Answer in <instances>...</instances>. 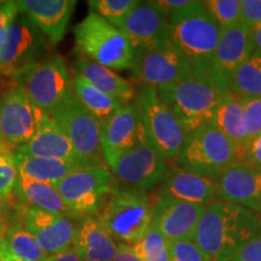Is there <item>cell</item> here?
<instances>
[{
	"mask_svg": "<svg viewBox=\"0 0 261 261\" xmlns=\"http://www.w3.org/2000/svg\"><path fill=\"white\" fill-rule=\"evenodd\" d=\"M205 205L158 198L152 208L151 224L169 242L194 240Z\"/></svg>",
	"mask_w": 261,
	"mask_h": 261,
	"instance_id": "d6986e66",
	"label": "cell"
},
{
	"mask_svg": "<svg viewBox=\"0 0 261 261\" xmlns=\"http://www.w3.org/2000/svg\"><path fill=\"white\" fill-rule=\"evenodd\" d=\"M117 28L126 35L136 54L168 44V18L154 0L137 3Z\"/></svg>",
	"mask_w": 261,
	"mask_h": 261,
	"instance_id": "ac0fdd59",
	"label": "cell"
},
{
	"mask_svg": "<svg viewBox=\"0 0 261 261\" xmlns=\"http://www.w3.org/2000/svg\"><path fill=\"white\" fill-rule=\"evenodd\" d=\"M253 55H261V24L252 29Z\"/></svg>",
	"mask_w": 261,
	"mask_h": 261,
	"instance_id": "f6af8a7d",
	"label": "cell"
},
{
	"mask_svg": "<svg viewBox=\"0 0 261 261\" xmlns=\"http://www.w3.org/2000/svg\"><path fill=\"white\" fill-rule=\"evenodd\" d=\"M73 89L79 102L100 125L122 107L114 98L98 91L76 71H73Z\"/></svg>",
	"mask_w": 261,
	"mask_h": 261,
	"instance_id": "f1b7e54d",
	"label": "cell"
},
{
	"mask_svg": "<svg viewBox=\"0 0 261 261\" xmlns=\"http://www.w3.org/2000/svg\"><path fill=\"white\" fill-rule=\"evenodd\" d=\"M5 236H6V228H4V230H0V248H2L3 243H4Z\"/></svg>",
	"mask_w": 261,
	"mask_h": 261,
	"instance_id": "c3c4849f",
	"label": "cell"
},
{
	"mask_svg": "<svg viewBox=\"0 0 261 261\" xmlns=\"http://www.w3.org/2000/svg\"><path fill=\"white\" fill-rule=\"evenodd\" d=\"M21 14L31 19L51 46L62 41L76 5L75 0H19Z\"/></svg>",
	"mask_w": 261,
	"mask_h": 261,
	"instance_id": "603a6c76",
	"label": "cell"
},
{
	"mask_svg": "<svg viewBox=\"0 0 261 261\" xmlns=\"http://www.w3.org/2000/svg\"><path fill=\"white\" fill-rule=\"evenodd\" d=\"M202 3L220 31L241 23V0H205Z\"/></svg>",
	"mask_w": 261,
	"mask_h": 261,
	"instance_id": "836d02e7",
	"label": "cell"
},
{
	"mask_svg": "<svg viewBox=\"0 0 261 261\" xmlns=\"http://www.w3.org/2000/svg\"><path fill=\"white\" fill-rule=\"evenodd\" d=\"M241 161V150L214 123H211L188 133L175 163L182 169L218 181L227 169Z\"/></svg>",
	"mask_w": 261,
	"mask_h": 261,
	"instance_id": "5b68a950",
	"label": "cell"
},
{
	"mask_svg": "<svg viewBox=\"0 0 261 261\" xmlns=\"http://www.w3.org/2000/svg\"><path fill=\"white\" fill-rule=\"evenodd\" d=\"M73 248L83 261H113L119 243L96 217H85L77 224Z\"/></svg>",
	"mask_w": 261,
	"mask_h": 261,
	"instance_id": "d4e9b609",
	"label": "cell"
},
{
	"mask_svg": "<svg viewBox=\"0 0 261 261\" xmlns=\"http://www.w3.org/2000/svg\"><path fill=\"white\" fill-rule=\"evenodd\" d=\"M158 198L208 205L218 201V181L169 165L166 178L156 190Z\"/></svg>",
	"mask_w": 261,
	"mask_h": 261,
	"instance_id": "ffe728a7",
	"label": "cell"
},
{
	"mask_svg": "<svg viewBox=\"0 0 261 261\" xmlns=\"http://www.w3.org/2000/svg\"><path fill=\"white\" fill-rule=\"evenodd\" d=\"M171 261H213L194 240L171 242Z\"/></svg>",
	"mask_w": 261,
	"mask_h": 261,
	"instance_id": "d590c367",
	"label": "cell"
},
{
	"mask_svg": "<svg viewBox=\"0 0 261 261\" xmlns=\"http://www.w3.org/2000/svg\"><path fill=\"white\" fill-rule=\"evenodd\" d=\"M152 208L148 191L117 182L96 218L117 243L133 246L151 225Z\"/></svg>",
	"mask_w": 261,
	"mask_h": 261,
	"instance_id": "3957f363",
	"label": "cell"
},
{
	"mask_svg": "<svg viewBox=\"0 0 261 261\" xmlns=\"http://www.w3.org/2000/svg\"><path fill=\"white\" fill-rule=\"evenodd\" d=\"M27 92L33 106L51 114L74 93L73 73L60 55L44 58L15 80Z\"/></svg>",
	"mask_w": 261,
	"mask_h": 261,
	"instance_id": "9c48e42d",
	"label": "cell"
},
{
	"mask_svg": "<svg viewBox=\"0 0 261 261\" xmlns=\"http://www.w3.org/2000/svg\"><path fill=\"white\" fill-rule=\"evenodd\" d=\"M132 74L139 85L158 89L197 76L188 62L169 42L155 50L136 54Z\"/></svg>",
	"mask_w": 261,
	"mask_h": 261,
	"instance_id": "e0dca14e",
	"label": "cell"
},
{
	"mask_svg": "<svg viewBox=\"0 0 261 261\" xmlns=\"http://www.w3.org/2000/svg\"><path fill=\"white\" fill-rule=\"evenodd\" d=\"M244 99V97L227 91L223 93L213 122L224 136L236 144L242 154L248 144Z\"/></svg>",
	"mask_w": 261,
	"mask_h": 261,
	"instance_id": "4316f807",
	"label": "cell"
},
{
	"mask_svg": "<svg viewBox=\"0 0 261 261\" xmlns=\"http://www.w3.org/2000/svg\"><path fill=\"white\" fill-rule=\"evenodd\" d=\"M19 203L55 214L70 215L55 185L19 177L15 189Z\"/></svg>",
	"mask_w": 261,
	"mask_h": 261,
	"instance_id": "83f0119b",
	"label": "cell"
},
{
	"mask_svg": "<svg viewBox=\"0 0 261 261\" xmlns=\"http://www.w3.org/2000/svg\"><path fill=\"white\" fill-rule=\"evenodd\" d=\"M2 3H3V2H0V4H2Z\"/></svg>",
	"mask_w": 261,
	"mask_h": 261,
	"instance_id": "681fc988",
	"label": "cell"
},
{
	"mask_svg": "<svg viewBox=\"0 0 261 261\" xmlns=\"http://www.w3.org/2000/svg\"><path fill=\"white\" fill-rule=\"evenodd\" d=\"M38 128L37 108L21 85L10 86L0 94V142L10 149L27 144Z\"/></svg>",
	"mask_w": 261,
	"mask_h": 261,
	"instance_id": "7c38bea8",
	"label": "cell"
},
{
	"mask_svg": "<svg viewBox=\"0 0 261 261\" xmlns=\"http://www.w3.org/2000/svg\"><path fill=\"white\" fill-rule=\"evenodd\" d=\"M4 228H8V225H6V214L4 204H3V202H0V230H4Z\"/></svg>",
	"mask_w": 261,
	"mask_h": 261,
	"instance_id": "7dc6e473",
	"label": "cell"
},
{
	"mask_svg": "<svg viewBox=\"0 0 261 261\" xmlns=\"http://www.w3.org/2000/svg\"><path fill=\"white\" fill-rule=\"evenodd\" d=\"M133 248L143 261H171V242L152 224Z\"/></svg>",
	"mask_w": 261,
	"mask_h": 261,
	"instance_id": "1f68e13d",
	"label": "cell"
},
{
	"mask_svg": "<svg viewBox=\"0 0 261 261\" xmlns=\"http://www.w3.org/2000/svg\"><path fill=\"white\" fill-rule=\"evenodd\" d=\"M19 14L17 2H3L0 4V46L10 24Z\"/></svg>",
	"mask_w": 261,
	"mask_h": 261,
	"instance_id": "f35d334b",
	"label": "cell"
},
{
	"mask_svg": "<svg viewBox=\"0 0 261 261\" xmlns=\"http://www.w3.org/2000/svg\"><path fill=\"white\" fill-rule=\"evenodd\" d=\"M136 99L150 144L165 161H177L188 138L180 121L160 99L154 87L139 85Z\"/></svg>",
	"mask_w": 261,
	"mask_h": 261,
	"instance_id": "52a82bcc",
	"label": "cell"
},
{
	"mask_svg": "<svg viewBox=\"0 0 261 261\" xmlns=\"http://www.w3.org/2000/svg\"><path fill=\"white\" fill-rule=\"evenodd\" d=\"M241 23L250 31L261 24V0H241Z\"/></svg>",
	"mask_w": 261,
	"mask_h": 261,
	"instance_id": "74e56055",
	"label": "cell"
},
{
	"mask_svg": "<svg viewBox=\"0 0 261 261\" xmlns=\"http://www.w3.org/2000/svg\"><path fill=\"white\" fill-rule=\"evenodd\" d=\"M47 261H83L80 259V256L77 255V253L75 252L74 248L65 250V252L57 254V255L48 257Z\"/></svg>",
	"mask_w": 261,
	"mask_h": 261,
	"instance_id": "ee69618b",
	"label": "cell"
},
{
	"mask_svg": "<svg viewBox=\"0 0 261 261\" xmlns=\"http://www.w3.org/2000/svg\"><path fill=\"white\" fill-rule=\"evenodd\" d=\"M0 261H24V260L15 257L14 255H11V254L3 249V248H0Z\"/></svg>",
	"mask_w": 261,
	"mask_h": 261,
	"instance_id": "bcb514c9",
	"label": "cell"
},
{
	"mask_svg": "<svg viewBox=\"0 0 261 261\" xmlns=\"http://www.w3.org/2000/svg\"><path fill=\"white\" fill-rule=\"evenodd\" d=\"M15 160L17 163L19 177L32 180L44 181L48 184L57 185L62 179L70 174L71 172L80 168L93 167L83 162H71L65 160L34 158L19 154L15 150Z\"/></svg>",
	"mask_w": 261,
	"mask_h": 261,
	"instance_id": "484cf974",
	"label": "cell"
},
{
	"mask_svg": "<svg viewBox=\"0 0 261 261\" xmlns=\"http://www.w3.org/2000/svg\"><path fill=\"white\" fill-rule=\"evenodd\" d=\"M230 261H261V233L241 248Z\"/></svg>",
	"mask_w": 261,
	"mask_h": 261,
	"instance_id": "ab89813d",
	"label": "cell"
},
{
	"mask_svg": "<svg viewBox=\"0 0 261 261\" xmlns=\"http://www.w3.org/2000/svg\"><path fill=\"white\" fill-rule=\"evenodd\" d=\"M114 178L125 187L149 191L163 181L169 169V162L145 143L128 150L109 167Z\"/></svg>",
	"mask_w": 261,
	"mask_h": 261,
	"instance_id": "5bb4252c",
	"label": "cell"
},
{
	"mask_svg": "<svg viewBox=\"0 0 261 261\" xmlns=\"http://www.w3.org/2000/svg\"><path fill=\"white\" fill-rule=\"evenodd\" d=\"M50 42L23 14L17 15L0 46V76L16 80L50 52Z\"/></svg>",
	"mask_w": 261,
	"mask_h": 261,
	"instance_id": "30bf717a",
	"label": "cell"
},
{
	"mask_svg": "<svg viewBox=\"0 0 261 261\" xmlns=\"http://www.w3.org/2000/svg\"><path fill=\"white\" fill-rule=\"evenodd\" d=\"M244 116L249 143L261 133V97L244 99Z\"/></svg>",
	"mask_w": 261,
	"mask_h": 261,
	"instance_id": "8d00e7d4",
	"label": "cell"
},
{
	"mask_svg": "<svg viewBox=\"0 0 261 261\" xmlns=\"http://www.w3.org/2000/svg\"><path fill=\"white\" fill-rule=\"evenodd\" d=\"M113 261H143L130 244L119 243V249Z\"/></svg>",
	"mask_w": 261,
	"mask_h": 261,
	"instance_id": "7bdbcfd3",
	"label": "cell"
},
{
	"mask_svg": "<svg viewBox=\"0 0 261 261\" xmlns=\"http://www.w3.org/2000/svg\"><path fill=\"white\" fill-rule=\"evenodd\" d=\"M116 185L108 166H93L71 172L55 187L70 214L85 218L99 213Z\"/></svg>",
	"mask_w": 261,
	"mask_h": 261,
	"instance_id": "ba28073f",
	"label": "cell"
},
{
	"mask_svg": "<svg viewBox=\"0 0 261 261\" xmlns=\"http://www.w3.org/2000/svg\"><path fill=\"white\" fill-rule=\"evenodd\" d=\"M155 90L188 133L214 122L223 96L205 76H192Z\"/></svg>",
	"mask_w": 261,
	"mask_h": 261,
	"instance_id": "8992f818",
	"label": "cell"
},
{
	"mask_svg": "<svg viewBox=\"0 0 261 261\" xmlns=\"http://www.w3.org/2000/svg\"><path fill=\"white\" fill-rule=\"evenodd\" d=\"M137 3L138 0H90L87 4L91 12H94L107 22L119 27Z\"/></svg>",
	"mask_w": 261,
	"mask_h": 261,
	"instance_id": "e575fe53",
	"label": "cell"
},
{
	"mask_svg": "<svg viewBox=\"0 0 261 261\" xmlns=\"http://www.w3.org/2000/svg\"><path fill=\"white\" fill-rule=\"evenodd\" d=\"M192 0H154L155 5L161 10L166 17L178 14L191 4Z\"/></svg>",
	"mask_w": 261,
	"mask_h": 261,
	"instance_id": "b9f144b4",
	"label": "cell"
},
{
	"mask_svg": "<svg viewBox=\"0 0 261 261\" xmlns=\"http://www.w3.org/2000/svg\"><path fill=\"white\" fill-rule=\"evenodd\" d=\"M73 71L79 73L98 91L114 98L122 106L135 100L137 92L133 85L120 74L96 63L87 57L76 55L73 61Z\"/></svg>",
	"mask_w": 261,
	"mask_h": 261,
	"instance_id": "cb8c5ba5",
	"label": "cell"
},
{
	"mask_svg": "<svg viewBox=\"0 0 261 261\" xmlns=\"http://www.w3.org/2000/svg\"><path fill=\"white\" fill-rule=\"evenodd\" d=\"M260 218H261V217H260Z\"/></svg>",
	"mask_w": 261,
	"mask_h": 261,
	"instance_id": "f907efd6",
	"label": "cell"
},
{
	"mask_svg": "<svg viewBox=\"0 0 261 261\" xmlns=\"http://www.w3.org/2000/svg\"><path fill=\"white\" fill-rule=\"evenodd\" d=\"M2 248L18 259L24 261H47L48 256L42 250L35 237L19 223L6 228L5 241Z\"/></svg>",
	"mask_w": 261,
	"mask_h": 261,
	"instance_id": "f546056e",
	"label": "cell"
},
{
	"mask_svg": "<svg viewBox=\"0 0 261 261\" xmlns=\"http://www.w3.org/2000/svg\"><path fill=\"white\" fill-rule=\"evenodd\" d=\"M37 133L27 144L15 149L16 151L19 154L34 156V158L65 160V161L83 162L92 166L77 156L70 139L65 135L60 123L50 114L37 109Z\"/></svg>",
	"mask_w": 261,
	"mask_h": 261,
	"instance_id": "7402d4cb",
	"label": "cell"
},
{
	"mask_svg": "<svg viewBox=\"0 0 261 261\" xmlns=\"http://www.w3.org/2000/svg\"><path fill=\"white\" fill-rule=\"evenodd\" d=\"M261 233V218L241 205L214 201L205 205L194 242L213 261H230L243 246Z\"/></svg>",
	"mask_w": 261,
	"mask_h": 261,
	"instance_id": "6da1fadb",
	"label": "cell"
},
{
	"mask_svg": "<svg viewBox=\"0 0 261 261\" xmlns=\"http://www.w3.org/2000/svg\"><path fill=\"white\" fill-rule=\"evenodd\" d=\"M220 32L202 2L192 0L184 10L168 17L169 45L188 62L197 76L207 77Z\"/></svg>",
	"mask_w": 261,
	"mask_h": 261,
	"instance_id": "7a4b0ae2",
	"label": "cell"
},
{
	"mask_svg": "<svg viewBox=\"0 0 261 261\" xmlns=\"http://www.w3.org/2000/svg\"><path fill=\"white\" fill-rule=\"evenodd\" d=\"M50 115L60 123L81 160L92 166H107L100 143L102 125L85 109L74 93Z\"/></svg>",
	"mask_w": 261,
	"mask_h": 261,
	"instance_id": "8fae6325",
	"label": "cell"
},
{
	"mask_svg": "<svg viewBox=\"0 0 261 261\" xmlns=\"http://www.w3.org/2000/svg\"><path fill=\"white\" fill-rule=\"evenodd\" d=\"M253 55L252 31L243 23L223 29L207 77L220 92H226L238 68Z\"/></svg>",
	"mask_w": 261,
	"mask_h": 261,
	"instance_id": "2e32d148",
	"label": "cell"
},
{
	"mask_svg": "<svg viewBox=\"0 0 261 261\" xmlns=\"http://www.w3.org/2000/svg\"><path fill=\"white\" fill-rule=\"evenodd\" d=\"M100 143L108 167L128 150L149 143L137 99L122 106L103 123Z\"/></svg>",
	"mask_w": 261,
	"mask_h": 261,
	"instance_id": "9a60e30c",
	"label": "cell"
},
{
	"mask_svg": "<svg viewBox=\"0 0 261 261\" xmlns=\"http://www.w3.org/2000/svg\"><path fill=\"white\" fill-rule=\"evenodd\" d=\"M76 55L114 71L132 69L136 52L126 35L94 12L73 28Z\"/></svg>",
	"mask_w": 261,
	"mask_h": 261,
	"instance_id": "277c9868",
	"label": "cell"
},
{
	"mask_svg": "<svg viewBox=\"0 0 261 261\" xmlns=\"http://www.w3.org/2000/svg\"><path fill=\"white\" fill-rule=\"evenodd\" d=\"M18 178L15 150H10L0 142V202L9 200L15 194Z\"/></svg>",
	"mask_w": 261,
	"mask_h": 261,
	"instance_id": "d6a6232c",
	"label": "cell"
},
{
	"mask_svg": "<svg viewBox=\"0 0 261 261\" xmlns=\"http://www.w3.org/2000/svg\"><path fill=\"white\" fill-rule=\"evenodd\" d=\"M18 223L29 231L48 257L73 248L77 225L69 215L17 204Z\"/></svg>",
	"mask_w": 261,
	"mask_h": 261,
	"instance_id": "4fadbf2b",
	"label": "cell"
},
{
	"mask_svg": "<svg viewBox=\"0 0 261 261\" xmlns=\"http://www.w3.org/2000/svg\"><path fill=\"white\" fill-rule=\"evenodd\" d=\"M218 201L246 208L261 217V169L237 163L218 180Z\"/></svg>",
	"mask_w": 261,
	"mask_h": 261,
	"instance_id": "44dd1931",
	"label": "cell"
},
{
	"mask_svg": "<svg viewBox=\"0 0 261 261\" xmlns=\"http://www.w3.org/2000/svg\"><path fill=\"white\" fill-rule=\"evenodd\" d=\"M241 163L261 169V133L248 143L242 154Z\"/></svg>",
	"mask_w": 261,
	"mask_h": 261,
	"instance_id": "60d3db41",
	"label": "cell"
},
{
	"mask_svg": "<svg viewBox=\"0 0 261 261\" xmlns=\"http://www.w3.org/2000/svg\"><path fill=\"white\" fill-rule=\"evenodd\" d=\"M227 92L244 98L261 97V55H252L238 68Z\"/></svg>",
	"mask_w": 261,
	"mask_h": 261,
	"instance_id": "4dcf8cb0",
	"label": "cell"
}]
</instances>
